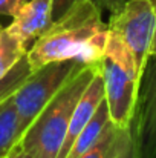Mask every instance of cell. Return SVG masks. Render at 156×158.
Instances as JSON below:
<instances>
[{"instance_id": "7", "label": "cell", "mask_w": 156, "mask_h": 158, "mask_svg": "<svg viewBox=\"0 0 156 158\" xmlns=\"http://www.w3.org/2000/svg\"><path fill=\"white\" fill-rule=\"evenodd\" d=\"M104 98H106V95H104V81L103 75L100 72V63H98V71L94 74L90 83L87 85V88L81 94L78 103H77L74 112H72V117H70V121H69L63 144L60 148V152H58L57 158H66L67 152L70 151V148L75 141V138L86 127V124L90 121V118L94 117V114L97 112L98 106L101 105V102Z\"/></svg>"}, {"instance_id": "10", "label": "cell", "mask_w": 156, "mask_h": 158, "mask_svg": "<svg viewBox=\"0 0 156 158\" xmlns=\"http://www.w3.org/2000/svg\"><path fill=\"white\" fill-rule=\"evenodd\" d=\"M12 95L0 103V158L6 157L22 137L18 114Z\"/></svg>"}, {"instance_id": "6", "label": "cell", "mask_w": 156, "mask_h": 158, "mask_svg": "<svg viewBox=\"0 0 156 158\" xmlns=\"http://www.w3.org/2000/svg\"><path fill=\"white\" fill-rule=\"evenodd\" d=\"M130 132L138 158H156V55L144 68Z\"/></svg>"}, {"instance_id": "18", "label": "cell", "mask_w": 156, "mask_h": 158, "mask_svg": "<svg viewBox=\"0 0 156 158\" xmlns=\"http://www.w3.org/2000/svg\"><path fill=\"white\" fill-rule=\"evenodd\" d=\"M5 158H32V155H31L20 143H17V144L9 151V154H8Z\"/></svg>"}, {"instance_id": "19", "label": "cell", "mask_w": 156, "mask_h": 158, "mask_svg": "<svg viewBox=\"0 0 156 158\" xmlns=\"http://www.w3.org/2000/svg\"><path fill=\"white\" fill-rule=\"evenodd\" d=\"M152 2H153V3H155V6H156V0H152Z\"/></svg>"}, {"instance_id": "14", "label": "cell", "mask_w": 156, "mask_h": 158, "mask_svg": "<svg viewBox=\"0 0 156 158\" xmlns=\"http://www.w3.org/2000/svg\"><path fill=\"white\" fill-rule=\"evenodd\" d=\"M28 2L29 0H0V15L14 19L17 12L22 9V6Z\"/></svg>"}, {"instance_id": "17", "label": "cell", "mask_w": 156, "mask_h": 158, "mask_svg": "<svg viewBox=\"0 0 156 158\" xmlns=\"http://www.w3.org/2000/svg\"><path fill=\"white\" fill-rule=\"evenodd\" d=\"M92 2H94L101 11H103V9H107V11H110V14H113V12H116L118 9H121L127 0H92Z\"/></svg>"}, {"instance_id": "15", "label": "cell", "mask_w": 156, "mask_h": 158, "mask_svg": "<svg viewBox=\"0 0 156 158\" xmlns=\"http://www.w3.org/2000/svg\"><path fill=\"white\" fill-rule=\"evenodd\" d=\"M78 2L81 0H52V20L60 19Z\"/></svg>"}, {"instance_id": "9", "label": "cell", "mask_w": 156, "mask_h": 158, "mask_svg": "<svg viewBox=\"0 0 156 158\" xmlns=\"http://www.w3.org/2000/svg\"><path fill=\"white\" fill-rule=\"evenodd\" d=\"M110 123H112V120H110L109 107H107L106 98H104L101 105L98 106L97 112L94 114V117L90 118V121L86 124V127L75 138L66 158H80L83 154H86L100 140V137L104 134V131L107 129V126Z\"/></svg>"}, {"instance_id": "3", "label": "cell", "mask_w": 156, "mask_h": 158, "mask_svg": "<svg viewBox=\"0 0 156 158\" xmlns=\"http://www.w3.org/2000/svg\"><path fill=\"white\" fill-rule=\"evenodd\" d=\"M98 63L110 120L115 126L126 129L133 118L141 85L136 61L122 40L109 29L107 43Z\"/></svg>"}, {"instance_id": "12", "label": "cell", "mask_w": 156, "mask_h": 158, "mask_svg": "<svg viewBox=\"0 0 156 158\" xmlns=\"http://www.w3.org/2000/svg\"><path fill=\"white\" fill-rule=\"evenodd\" d=\"M28 52V48L8 28L0 26V78L5 77Z\"/></svg>"}, {"instance_id": "1", "label": "cell", "mask_w": 156, "mask_h": 158, "mask_svg": "<svg viewBox=\"0 0 156 158\" xmlns=\"http://www.w3.org/2000/svg\"><path fill=\"white\" fill-rule=\"evenodd\" d=\"M101 12L92 0H81L54 20L26 52L32 71L57 60L100 61L109 37V25L103 22Z\"/></svg>"}, {"instance_id": "5", "label": "cell", "mask_w": 156, "mask_h": 158, "mask_svg": "<svg viewBox=\"0 0 156 158\" xmlns=\"http://www.w3.org/2000/svg\"><path fill=\"white\" fill-rule=\"evenodd\" d=\"M107 25L129 48L142 77L149 58L156 55L155 3L152 0H127L121 9L110 14Z\"/></svg>"}, {"instance_id": "4", "label": "cell", "mask_w": 156, "mask_h": 158, "mask_svg": "<svg viewBox=\"0 0 156 158\" xmlns=\"http://www.w3.org/2000/svg\"><path fill=\"white\" fill-rule=\"evenodd\" d=\"M84 64L87 63L75 58L57 60L45 63L31 72V75L12 95L22 134L34 121L38 112L48 105V102L61 89V86Z\"/></svg>"}, {"instance_id": "2", "label": "cell", "mask_w": 156, "mask_h": 158, "mask_svg": "<svg viewBox=\"0 0 156 158\" xmlns=\"http://www.w3.org/2000/svg\"><path fill=\"white\" fill-rule=\"evenodd\" d=\"M97 71L98 61L81 66L22 134L18 143L32 155V158L58 157L72 112Z\"/></svg>"}, {"instance_id": "13", "label": "cell", "mask_w": 156, "mask_h": 158, "mask_svg": "<svg viewBox=\"0 0 156 158\" xmlns=\"http://www.w3.org/2000/svg\"><path fill=\"white\" fill-rule=\"evenodd\" d=\"M32 68L28 61V57L25 55L5 77L0 78V103L3 100H6L8 97H11L22 85L23 81L31 75Z\"/></svg>"}, {"instance_id": "11", "label": "cell", "mask_w": 156, "mask_h": 158, "mask_svg": "<svg viewBox=\"0 0 156 158\" xmlns=\"http://www.w3.org/2000/svg\"><path fill=\"white\" fill-rule=\"evenodd\" d=\"M130 135V126L121 129L110 123L100 140L80 158H115Z\"/></svg>"}, {"instance_id": "16", "label": "cell", "mask_w": 156, "mask_h": 158, "mask_svg": "<svg viewBox=\"0 0 156 158\" xmlns=\"http://www.w3.org/2000/svg\"><path fill=\"white\" fill-rule=\"evenodd\" d=\"M115 158H138V155H136V148H135V141H133V137H132V132H130L129 138L126 140L124 146L119 149V152L116 154Z\"/></svg>"}, {"instance_id": "8", "label": "cell", "mask_w": 156, "mask_h": 158, "mask_svg": "<svg viewBox=\"0 0 156 158\" xmlns=\"http://www.w3.org/2000/svg\"><path fill=\"white\" fill-rule=\"evenodd\" d=\"M52 22V0H29L12 19L8 31L28 48L49 29Z\"/></svg>"}]
</instances>
